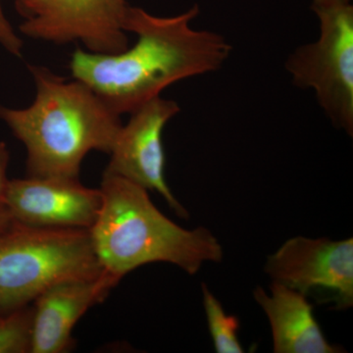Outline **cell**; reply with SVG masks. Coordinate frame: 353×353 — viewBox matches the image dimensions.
Listing matches in <instances>:
<instances>
[{
	"instance_id": "cell-14",
	"label": "cell",
	"mask_w": 353,
	"mask_h": 353,
	"mask_svg": "<svg viewBox=\"0 0 353 353\" xmlns=\"http://www.w3.org/2000/svg\"><path fill=\"white\" fill-rule=\"evenodd\" d=\"M0 46L15 57H20L22 54V39L7 19L2 7V0H0Z\"/></svg>"
},
{
	"instance_id": "cell-3",
	"label": "cell",
	"mask_w": 353,
	"mask_h": 353,
	"mask_svg": "<svg viewBox=\"0 0 353 353\" xmlns=\"http://www.w3.org/2000/svg\"><path fill=\"white\" fill-rule=\"evenodd\" d=\"M99 190L101 210L88 231L102 272L118 284L143 265L165 262L194 275L205 262L222 261L214 234L179 226L141 185L104 172Z\"/></svg>"
},
{
	"instance_id": "cell-2",
	"label": "cell",
	"mask_w": 353,
	"mask_h": 353,
	"mask_svg": "<svg viewBox=\"0 0 353 353\" xmlns=\"http://www.w3.org/2000/svg\"><path fill=\"white\" fill-rule=\"evenodd\" d=\"M37 95L31 105H0V120L27 150L28 176L79 178L88 153H110L123 124L92 88L30 66Z\"/></svg>"
},
{
	"instance_id": "cell-16",
	"label": "cell",
	"mask_w": 353,
	"mask_h": 353,
	"mask_svg": "<svg viewBox=\"0 0 353 353\" xmlns=\"http://www.w3.org/2000/svg\"><path fill=\"white\" fill-rule=\"evenodd\" d=\"M12 223L13 219L10 213H9L8 209H7L3 201H0V232L10 226Z\"/></svg>"
},
{
	"instance_id": "cell-6",
	"label": "cell",
	"mask_w": 353,
	"mask_h": 353,
	"mask_svg": "<svg viewBox=\"0 0 353 353\" xmlns=\"http://www.w3.org/2000/svg\"><path fill=\"white\" fill-rule=\"evenodd\" d=\"M129 0H16L30 38L57 44L81 41L88 51L116 54L129 48L125 20Z\"/></svg>"
},
{
	"instance_id": "cell-7",
	"label": "cell",
	"mask_w": 353,
	"mask_h": 353,
	"mask_svg": "<svg viewBox=\"0 0 353 353\" xmlns=\"http://www.w3.org/2000/svg\"><path fill=\"white\" fill-rule=\"evenodd\" d=\"M265 272L273 282L304 296L326 294L336 309L353 304V240L296 236L270 255Z\"/></svg>"
},
{
	"instance_id": "cell-17",
	"label": "cell",
	"mask_w": 353,
	"mask_h": 353,
	"mask_svg": "<svg viewBox=\"0 0 353 353\" xmlns=\"http://www.w3.org/2000/svg\"><path fill=\"white\" fill-rule=\"evenodd\" d=\"M345 3H352V0H312V9Z\"/></svg>"
},
{
	"instance_id": "cell-10",
	"label": "cell",
	"mask_w": 353,
	"mask_h": 353,
	"mask_svg": "<svg viewBox=\"0 0 353 353\" xmlns=\"http://www.w3.org/2000/svg\"><path fill=\"white\" fill-rule=\"evenodd\" d=\"M114 279L102 272L94 279L65 281L51 285L34 301L30 353H64L74 347L72 336L77 323L88 309L103 303Z\"/></svg>"
},
{
	"instance_id": "cell-9",
	"label": "cell",
	"mask_w": 353,
	"mask_h": 353,
	"mask_svg": "<svg viewBox=\"0 0 353 353\" xmlns=\"http://www.w3.org/2000/svg\"><path fill=\"white\" fill-rule=\"evenodd\" d=\"M2 201L18 224L90 230L101 210V192L79 178L27 176L9 180Z\"/></svg>"
},
{
	"instance_id": "cell-4",
	"label": "cell",
	"mask_w": 353,
	"mask_h": 353,
	"mask_svg": "<svg viewBox=\"0 0 353 353\" xmlns=\"http://www.w3.org/2000/svg\"><path fill=\"white\" fill-rule=\"evenodd\" d=\"M101 273L88 230L13 222L0 232V315L30 305L51 285Z\"/></svg>"
},
{
	"instance_id": "cell-13",
	"label": "cell",
	"mask_w": 353,
	"mask_h": 353,
	"mask_svg": "<svg viewBox=\"0 0 353 353\" xmlns=\"http://www.w3.org/2000/svg\"><path fill=\"white\" fill-rule=\"evenodd\" d=\"M32 307L0 315V353L31 352Z\"/></svg>"
},
{
	"instance_id": "cell-8",
	"label": "cell",
	"mask_w": 353,
	"mask_h": 353,
	"mask_svg": "<svg viewBox=\"0 0 353 353\" xmlns=\"http://www.w3.org/2000/svg\"><path fill=\"white\" fill-rule=\"evenodd\" d=\"M180 112L176 102L157 97L131 113L123 125L110 153L106 173L122 176L163 197L179 217L189 213L174 196L165 179V152L162 136L167 123Z\"/></svg>"
},
{
	"instance_id": "cell-12",
	"label": "cell",
	"mask_w": 353,
	"mask_h": 353,
	"mask_svg": "<svg viewBox=\"0 0 353 353\" xmlns=\"http://www.w3.org/2000/svg\"><path fill=\"white\" fill-rule=\"evenodd\" d=\"M203 305L208 319L209 333L212 338L216 352L243 353L245 348L239 340L240 320L234 315H228L217 297L208 285H201Z\"/></svg>"
},
{
	"instance_id": "cell-15",
	"label": "cell",
	"mask_w": 353,
	"mask_h": 353,
	"mask_svg": "<svg viewBox=\"0 0 353 353\" xmlns=\"http://www.w3.org/2000/svg\"><path fill=\"white\" fill-rule=\"evenodd\" d=\"M10 153L3 141H0V201H2L4 192H6L9 179L7 176V169H8Z\"/></svg>"
},
{
	"instance_id": "cell-5",
	"label": "cell",
	"mask_w": 353,
	"mask_h": 353,
	"mask_svg": "<svg viewBox=\"0 0 353 353\" xmlns=\"http://www.w3.org/2000/svg\"><path fill=\"white\" fill-rule=\"evenodd\" d=\"M320 34L297 48L285 69L297 88L314 92L320 108L336 129L353 134V6L313 8Z\"/></svg>"
},
{
	"instance_id": "cell-11",
	"label": "cell",
	"mask_w": 353,
	"mask_h": 353,
	"mask_svg": "<svg viewBox=\"0 0 353 353\" xmlns=\"http://www.w3.org/2000/svg\"><path fill=\"white\" fill-rule=\"evenodd\" d=\"M270 323L276 353H336L341 347L325 338L308 297L279 283L271 285V296L262 288L253 292Z\"/></svg>"
},
{
	"instance_id": "cell-1",
	"label": "cell",
	"mask_w": 353,
	"mask_h": 353,
	"mask_svg": "<svg viewBox=\"0 0 353 353\" xmlns=\"http://www.w3.org/2000/svg\"><path fill=\"white\" fill-rule=\"evenodd\" d=\"M197 6L173 17H157L130 6L125 30L138 36L132 48L116 54L77 50L70 69L114 112L131 114L180 81L222 68L232 46L222 34L196 30Z\"/></svg>"
}]
</instances>
